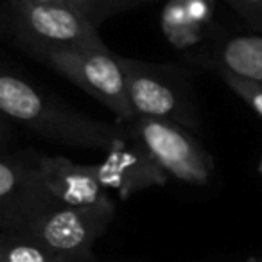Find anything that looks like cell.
<instances>
[{"instance_id": "1", "label": "cell", "mask_w": 262, "mask_h": 262, "mask_svg": "<svg viewBox=\"0 0 262 262\" xmlns=\"http://www.w3.org/2000/svg\"><path fill=\"white\" fill-rule=\"evenodd\" d=\"M0 115L49 140L76 149L108 151L127 137L124 124L102 122L52 99L22 76L0 65Z\"/></svg>"}, {"instance_id": "2", "label": "cell", "mask_w": 262, "mask_h": 262, "mask_svg": "<svg viewBox=\"0 0 262 262\" xmlns=\"http://www.w3.org/2000/svg\"><path fill=\"white\" fill-rule=\"evenodd\" d=\"M117 59L135 117L171 120L187 129H196V102L185 70L169 63L142 61L119 54Z\"/></svg>"}, {"instance_id": "3", "label": "cell", "mask_w": 262, "mask_h": 262, "mask_svg": "<svg viewBox=\"0 0 262 262\" xmlns=\"http://www.w3.org/2000/svg\"><path fill=\"white\" fill-rule=\"evenodd\" d=\"M33 54L108 108L117 117V122H129L135 119V112L127 97L124 72L117 54L106 45L45 49Z\"/></svg>"}, {"instance_id": "4", "label": "cell", "mask_w": 262, "mask_h": 262, "mask_svg": "<svg viewBox=\"0 0 262 262\" xmlns=\"http://www.w3.org/2000/svg\"><path fill=\"white\" fill-rule=\"evenodd\" d=\"M11 36L31 52L45 49L104 47L99 27L67 4H38L31 0H6Z\"/></svg>"}, {"instance_id": "5", "label": "cell", "mask_w": 262, "mask_h": 262, "mask_svg": "<svg viewBox=\"0 0 262 262\" xmlns=\"http://www.w3.org/2000/svg\"><path fill=\"white\" fill-rule=\"evenodd\" d=\"M115 217L112 198L84 207L56 205L43 212L24 233L70 262H92L94 243Z\"/></svg>"}, {"instance_id": "6", "label": "cell", "mask_w": 262, "mask_h": 262, "mask_svg": "<svg viewBox=\"0 0 262 262\" xmlns=\"http://www.w3.org/2000/svg\"><path fill=\"white\" fill-rule=\"evenodd\" d=\"M126 126L127 133L142 144L167 176L180 182L203 185L214 172V158L187 127L171 120L135 117Z\"/></svg>"}, {"instance_id": "7", "label": "cell", "mask_w": 262, "mask_h": 262, "mask_svg": "<svg viewBox=\"0 0 262 262\" xmlns=\"http://www.w3.org/2000/svg\"><path fill=\"white\" fill-rule=\"evenodd\" d=\"M56 205L31 158L0 153V232H26Z\"/></svg>"}, {"instance_id": "8", "label": "cell", "mask_w": 262, "mask_h": 262, "mask_svg": "<svg viewBox=\"0 0 262 262\" xmlns=\"http://www.w3.org/2000/svg\"><path fill=\"white\" fill-rule=\"evenodd\" d=\"M99 180L106 190H113L120 200L135 196L151 187L165 185L169 176L153 160L139 140L127 137L115 142L101 164H95Z\"/></svg>"}, {"instance_id": "9", "label": "cell", "mask_w": 262, "mask_h": 262, "mask_svg": "<svg viewBox=\"0 0 262 262\" xmlns=\"http://www.w3.org/2000/svg\"><path fill=\"white\" fill-rule=\"evenodd\" d=\"M31 160L36 165L49 192L59 205L84 207L110 198L108 190L99 180L95 164H76L67 157L49 155H33Z\"/></svg>"}, {"instance_id": "10", "label": "cell", "mask_w": 262, "mask_h": 262, "mask_svg": "<svg viewBox=\"0 0 262 262\" xmlns=\"http://www.w3.org/2000/svg\"><path fill=\"white\" fill-rule=\"evenodd\" d=\"M217 72L262 84V36H235L221 43L212 59Z\"/></svg>"}, {"instance_id": "11", "label": "cell", "mask_w": 262, "mask_h": 262, "mask_svg": "<svg viewBox=\"0 0 262 262\" xmlns=\"http://www.w3.org/2000/svg\"><path fill=\"white\" fill-rule=\"evenodd\" d=\"M0 262H70L24 232H0Z\"/></svg>"}, {"instance_id": "12", "label": "cell", "mask_w": 262, "mask_h": 262, "mask_svg": "<svg viewBox=\"0 0 262 262\" xmlns=\"http://www.w3.org/2000/svg\"><path fill=\"white\" fill-rule=\"evenodd\" d=\"M162 0H65V4L79 11L95 27H101L106 20L120 15V13L133 11V9L146 8Z\"/></svg>"}, {"instance_id": "13", "label": "cell", "mask_w": 262, "mask_h": 262, "mask_svg": "<svg viewBox=\"0 0 262 262\" xmlns=\"http://www.w3.org/2000/svg\"><path fill=\"white\" fill-rule=\"evenodd\" d=\"M217 74L221 76V79L262 119V84L253 83V81L241 79V77H235L226 72H217Z\"/></svg>"}, {"instance_id": "14", "label": "cell", "mask_w": 262, "mask_h": 262, "mask_svg": "<svg viewBox=\"0 0 262 262\" xmlns=\"http://www.w3.org/2000/svg\"><path fill=\"white\" fill-rule=\"evenodd\" d=\"M255 31L262 33V0H226Z\"/></svg>"}, {"instance_id": "15", "label": "cell", "mask_w": 262, "mask_h": 262, "mask_svg": "<svg viewBox=\"0 0 262 262\" xmlns=\"http://www.w3.org/2000/svg\"><path fill=\"white\" fill-rule=\"evenodd\" d=\"M15 140V131H13V122L8 120L4 115H0V153H6L11 142Z\"/></svg>"}, {"instance_id": "16", "label": "cell", "mask_w": 262, "mask_h": 262, "mask_svg": "<svg viewBox=\"0 0 262 262\" xmlns=\"http://www.w3.org/2000/svg\"><path fill=\"white\" fill-rule=\"evenodd\" d=\"M11 36V27H9V13L6 0H0V40Z\"/></svg>"}, {"instance_id": "17", "label": "cell", "mask_w": 262, "mask_h": 262, "mask_svg": "<svg viewBox=\"0 0 262 262\" xmlns=\"http://www.w3.org/2000/svg\"><path fill=\"white\" fill-rule=\"evenodd\" d=\"M260 174H262V162H260Z\"/></svg>"}, {"instance_id": "18", "label": "cell", "mask_w": 262, "mask_h": 262, "mask_svg": "<svg viewBox=\"0 0 262 262\" xmlns=\"http://www.w3.org/2000/svg\"><path fill=\"white\" fill-rule=\"evenodd\" d=\"M106 262H115V260H106Z\"/></svg>"}]
</instances>
